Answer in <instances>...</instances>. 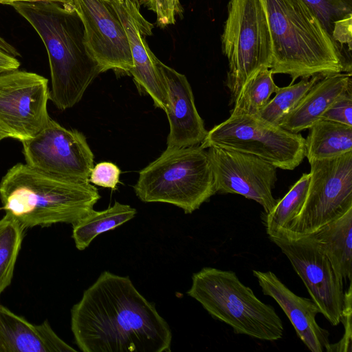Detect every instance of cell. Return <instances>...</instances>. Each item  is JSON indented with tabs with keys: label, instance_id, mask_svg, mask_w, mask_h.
Here are the masks:
<instances>
[{
	"label": "cell",
	"instance_id": "1",
	"mask_svg": "<svg viewBox=\"0 0 352 352\" xmlns=\"http://www.w3.org/2000/svg\"><path fill=\"white\" fill-rule=\"evenodd\" d=\"M83 352H168L172 332L128 276L104 271L71 310Z\"/></svg>",
	"mask_w": 352,
	"mask_h": 352
},
{
	"label": "cell",
	"instance_id": "2",
	"mask_svg": "<svg viewBox=\"0 0 352 352\" xmlns=\"http://www.w3.org/2000/svg\"><path fill=\"white\" fill-rule=\"evenodd\" d=\"M12 6L46 47L52 80L50 100L62 111L73 107L102 73L86 46L83 25L74 4L18 2Z\"/></svg>",
	"mask_w": 352,
	"mask_h": 352
},
{
	"label": "cell",
	"instance_id": "3",
	"mask_svg": "<svg viewBox=\"0 0 352 352\" xmlns=\"http://www.w3.org/2000/svg\"><path fill=\"white\" fill-rule=\"evenodd\" d=\"M272 39L270 69L298 78L345 72L341 53L302 0H262Z\"/></svg>",
	"mask_w": 352,
	"mask_h": 352
},
{
	"label": "cell",
	"instance_id": "4",
	"mask_svg": "<svg viewBox=\"0 0 352 352\" xmlns=\"http://www.w3.org/2000/svg\"><path fill=\"white\" fill-rule=\"evenodd\" d=\"M100 198L89 182L64 179L27 164H15L0 182L3 209L25 229L74 224L93 210Z\"/></svg>",
	"mask_w": 352,
	"mask_h": 352
},
{
	"label": "cell",
	"instance_id": "5",
	"mask_svg": "<svg viewBox=\"0 0 352 352\" xmlns=\"http://www.w3.org/2000/svg\"><path fill=\"white\" fill-rule=\"evenodd\" d=\"M187 294L236 334L266 341L283 336V324L274 307L259 300L233 271L202 268L192 274Z\"/></svg>",
	"mask_w": 352,
	"mask_h": 352
},
{
	"label": "cell",
	"instance_id": "6",
	"mask_svg": "<svg viewBox=\"0 0 352 352\" xmlns=\"http://www.w3.org/2000/svg\"><path fill=\"white\" fill-rule=\"evenodd\" d=\"M134 190L144 202L167 203L192 213L217 193L207 151L200 145L166 148L140 171Z\"/></svg>",
	"mask_w": 352,
	"mask_h": 352
},
{
	"label": "cell",
	"instance_id": "7",
	"mask_svg": "<svg viewBox=\"0 0 352 352\" xmlns=\"http://www.w3.org/2000/svg\"><path fill=\"white\" fill-rule=\"evenodd\" d=\"M228 60L226 86L233 101L244 83L263 67H271L272 39L262 0H230L221 34Z\"/></svg>",
	"mask_w": 352,
	"mask_h": 352
},
{
	"label": "cell",
	"instance_id": "8",
	"mask_svg": "<svg viewBox=\"0 0 352 352\" xmlns=\"http://www.w3.org/2000/svg\"><path fill=\"white\" fill-rule=\"evenodd\" d=\"M305 139L257 116L235 114L207 132L200 144L255 155L284 170H294L304 160Z\"/></svg>",
	"mask_w": 352,
	"mask_h": 352
},
{
	"label": "cell",
	"instance_id": "9",
	"mask_svg": "<svg viewBox=\"0 0 352 352\" xmlns=\"http://www.w3.org/2000/svg\"><path fill=\"white\" fill-rule=\"evenodd\" d=\"M309 162L311 177L305 200L281 232L311 234L352 208V151Z\"/></svg>",
	"mask_w": 352,
	"mask_h": 352
},
{
	"label": "cell",
	"instance_id": "10",
	"mask_svg": "<svg viewBox=\"0 0 352 352\" xmlns=\"http://www.w3.org/2000/svg\"><path fill=\"white\" fill-rule=\"evenodd\" d=\"M287 256L326 319L337 326L341 321L344 283L329 258L311 234L294 236L280 232L269 236Z\"/></svg>",
	"mask_w": 352,
	"mask_h": 352
},
{
	"label": "cell",
	"instance_id": "11",
	"mask_svg": "<svg viewBox=\"0 0 352 352\" xmlns=\"http://www.w3.org/2000/svg\"><path fill=\"white\" fill-rule=\"evenodd\" d=\"M21 142L25 160L31 167L64 179L89 182L94 155L78 130L67 129L50 118L34 137Z\"/></svg>",
	"mask_w": 352,
	"mask_h": 352
},
{
	"label": "cell",
	"instance_id": "12",
	"mask_svg": "<svg viewBox=\"0 0 352 352\" xmlns=\"http://www.w3.org/2000/svg\"><path fill=\"white\" fill-rule=\"evenodd\" d=\"M48 80L19 69L0 74V129L6 138L21 142L34 137L50 116Z\"/></svg>",
	"mask_w": 352,
	"mask_h": 352
},
{
	"label": "cell",
	"instance_id": "13",
	"mask_svg": "<svg viewBox=\"0 0 352 352\" xmlns=\"http://www.w3.org/2000/svg\"><path fill=\"white\" fill-rule=\"evenodd\" d=\"M207 151L216 192L238 194L259 204L267 213L276 200L272 195L277 168L251 154L219 147Z\"/></svg>",
	"mask_w": 352,
	"mask_h": 352
},
{
	"label": "cell",
	"instance_id": "14",
	"mask_svg": "<svg viewBox=\"0 0 352 352\" xmlns=\"http://www.w3.org/2000/svg\"><path fill=\"white\" fill-rule=\"evenodd\" d=\"M86 46L101 72L129 74L133 67L126 31L109 0H74Z\"/></svg>",
	"mask_w": 352,
	"mask_h": 352
},
{
	"label": "cell",
	"instance_id": "15",
	"mask_svg": "<svg viewBox=\"0 0 352 352\" xmlns=\"http://www.w3.org/2000/svg\"><path fill=\"white\" fill-rule=\"evenodd\" d=\"M157 65L165 83L168 105L165 111L170 126L167 148H184L200 144L207 131L195 104L191 86L185 75L158 58Z\"/></svg>",
	"mask_w": 352,
	"mask_h": 352
},
{
	"label": "cell",
	"instance_id": "16",
	"mask_svg": "<svg viewBox=\"0 0 352 352\" xmlns=\"http://www.w3.org/2000/svg\"><path fill=\"white\" fill-rule=\"evenodd\" d=\"M252 273L263 294L280 306L307 349L312 352H330L329 333L317 323L316 316L320 311L313 300L297 296L271 271Z\"/></svg>",
	"mask_w": 352,
	"mask_h": 352
},
{
	"label": "cell",
	"instance_id": "17",
	"mask_svg": "<svg viewBox=\"0 0 352 352\" xmlns=\"http://www.w3.org/2000/svg\"><path fill=\"white\" fill-rule=\"evenodd\" d=\"M128 37L133 67L129 74L140 92L148 94L155 107L166 111L168 95L163 76L157 65V58L149 48L133 20L117 0H109Z\"/></svg>",
	"mask_w": 352,
	"mask_h": 352
},
{
	"label": "cell",
	"instance_id": "18",
	"mask_svg": "<svg viewBox=\"0 0 352 352\" xmlns=\"http://www.w3.org/2000/svg\"><path fill=\"white\" fill-rule=\"evenodd\" d=\"M47 320L34 324L0 304V352H71Z\"/></svg>",
	"mask_w": 352,
	"mask_h": 352
},
{
	"label": "cell",
	"instance_id": "19",
	"mask_svg": "<svg viewBox=\"0 0 352 352\" xmlns=\"http://www.w3.org/2000/svg\"><path fill=\"white\" fill-rule=\"evenodd\" d=\"M351 87V73L340 72L322 76L282 118L278 126L294 133L309 129L338 98Z\"/></svg>",
	"mask_w": 352,
	"mask_h": 352
},
{
	"label": "cell",
	"instance_id": "20",
	"mask_svg": "<svg viewBox=\"0 0 352 352\" xmlns=\"http://www.w3.org/2000/svg\"><path fill=\"white\" fill-rule=\"evenodd\" d=\"M344 283L351 282L352 208L311 234Z\"/></svg>",
	"mask_w": 352,
	"mask_h": 352
},
{
	"label": "cell",
	"instance_id": "21",
	"mask_svg": "<svg viewBox=\"0 0 352 352\" xmlns=\"http://www.w3.org/2000/svg\"><path fill=\"white\" fill-rule=\"evenodd\" d=\"M318 18L344 61L351 60L352 0H302Z\"/></svg>",
	"mask_w": 352,
	"mask_h": 352
},
{
	"label": "cell",
	"instance_id": "22",
	"mask_svg": "<svg viewBox=\"0 0 352 352\" xmlns=\"http://www.w3.org/2000/svg\"><path fill=\"white\" fill-rule=\"evenodd\" d=\"M309 129L305 142V155L309 162L352 151V126L320 119Z\"/></svg>",
	"mask_w": 352,
	"mask_h": 352
},
{
	"label": "cell",
	"instance_id": "23",
	"mask_svg": "<svg viewBox=\"0 0 352 352\" xmlns=\"http://www.w3.org/2000/svg\"><path fill=\"white\" fill-rule=\"evenodd\" d=\"M136 212L135 208L118 201H115L113 205L104 210H91L72 224V238L76 248L79 250L86 249L99 234L130 221Z\"/></svg>",
	"mask_w": 352,
	"mask_h": 352
},
{
	"label": "cell",
	"instance_id": "24",
	"mask_svg": "<svg viewBox=\"0 0 352 352\" xmlns=\"http://www.w3.org/2000/svg\"><path fill=\"white\" fill-rule=\"evenodd\" d=\"M272 75L270 68L263 67L252 76L236 94L230 115L257 116L278 87Z\"/></svg>",
	"mask_w": 352,
	"mask_h": 352
},
{
	"label": "cell",
	"instance_id": "25",
	"mask_svg": "<svg viewBox=\"0 0 352 352\" xmlns=\"http://www.w3.org/2000/svg\"><path fill=\"white\" fill-rule=\"evenodd\" d=\"M310 177V173H304L282 199L276 200L272 210L265 213L263 220L268 236L285 230L300 212L306 198Z\"/></svg>",
	"mask_w": 352,
	"mask_h": 352
},
{
	"label": "cell",
	"instance_id": "26",
	"mask_svg": "<svg viewBox=\"0 0 352 352\" xmlns=\"http://www.w3.org/2000/svg\"><path fill=\"white\" fill-rule=\"evenodd\" d=\"M25 228L11 214L0 219V294L10 285Z\"/></svg>",
	"mask_w": 352,
	"mask_h": 352
},
{
	"label": "cell",
	"instance_id": "27",
	"mask_svg": "<svg viewBox=\"0 0 352 352\" xmlns=\"http://www.w3.org/2000/svg\"><path fill=\"white\" fill-rule=\"evenodd\" d=\"M322 76H314L302 78L296 84L284 87H278L275 96L259 111L257 116L261 119L278 126L282 118L292 111L307 93L311 87Z\"/></svg>",
	"mask_w": 352,
	"mask_h": 352
},
{
	"label": "cell",
	"instance_id": "28",
	"mask_svg": "<svg viewBox=\"0 0 352 352\" xmlns=\"http://www.w3.org/2000/svg\"><path fill=\"white\" fill-rule=\"evenodd\" d=\"M352 285L349 287L344 295V303L342 311L341 321L344 325V333L342 339L336 344H331L330 352H351L352 341L351 314H352Z\"/></svg>",
	"mask_w": 352,
	"mask_h": 352
},
{
	"label": "cell",
	"instance_id": "29",
	"mask_svg": "<svg viewBox=\"0 0 352 352\" xmlns=\"http://www.w3.org/2000/svg\"><path fill=\"white\" fill-rule=\"evenodd\" d=\"M143 6L155 13L156 23L164 28L175 24L176 16H182L184 9L176 5L174 0H149Z\"/></svg>",
	"mask_w": 352,
	"mask_h": 352
},
{
	"label": "cell",
	"instance_id": "30",
	"mask_svg": "<svg viewBox=\"0 0 352 352\" xmlns=\"http://www.w3.org/2000/svg\"><path fill=\"white\" fill-rule=\"evenodd\" d=\"M352 87L338 98L324 111L320 119L352 126Z\"/></svg>",
	"mask_w": 352,
	"mask_h": 352
},
{
	"label": "cell",
	"instance_id": "31",
	"mask_svg": "<svg viewBox=\"0 0 352 352\" xmlns=\"http://www.w3.org/2000/svg\"><path fill=\"white\" fill-rule=\"evenodd\" d=\"M120 168L113 163L100 162L93 167L89 182L98 186L114 190L120 182Z\"/></svg>",
	"mask_w": 352,
	"mask_h": 352
},
{
	"label": "cell",
	"instance_id": "32",
	"mask_svg": "<svg viewBox=\"0 0 352 352\" xmlns=\"http://www.w3.org/2000/svg\"><path fill=\"white\" fill-rule=\"evenodd\" d=\"M129 14L144 36H151L153 25L146 21L140 12V0H117Z\"/></svg>",
	"mask_w": 352,
	"mask_h": 352
},
{
	"label": "cell",
	"instance_id": "33",
	"mask_svg": "<svg viewBox=\"0 0 352 352\" xmlns=\"http://www.w3.org/2000/svg\"><path fill=\"white\" fill-rule=\"evenodd\" d=\"M20 62L18 59L0 50V74L18 69Z\"/></svg>",
	"mask_w": 352,
	"mask_h": 352
},
{
	"label": "cell",
	"instance_id": "34",
	"mask_svg": "<svg viewBox=\"0 0 352 352\" xmlns=\"http://www.w3.org/2000/svg\"><path fill=\"white\" fill-rule=\"evenodd\" d=\"M39 1L57 2V3H60L74 4V0H0V3L12 6L14 3H18V2L34 3V2H39Z\"/></svg>",
	"mask_w": 352,
	"mask_h": 352
},
{
	"label": "cell",
	"instance_id": "35",
	"mask_svg": "<svg viewBox=\"0 0 352 352\" xmlns=\"http://www.w3.org/2000/svg\"><path fill=\"white\" fill-rule=\"evenodd\" d=\"M0 50L14 57L20 56L19 52L11 44L0 36Z\"/></svg>",
	"mask_w": 352,
	"mask_h": 352
},
{
	"label": "cell",
	"instance_id": "36",
	"mask_svg": "<svg viewBox=\"0 0 352 352\" xmlns=\"http://www.w3.org/2000/svg\"><path fill=\"white\" fill-rule=\"evenodd\" d=\"M6 138V135L3 133V132L0 129V141H1L3 139Z\"/></svg>",
	"mask_w": 352,
	"mask_h": 352
},
{
	"label": "cell",
	"instance_id": "37",
	"mask_svg": "<svg viewBox=\"0 0 352 352\" xmlns=\"http://www.w3.org/2000/svg\"><path fill=\"white\" fill-rule=\"evenodd\" d=\"M174 1H175V3H176V5H177V6H179V7H182V5H181V3H180V2H179V0H174Z\"/></svg>",
	"mask_w": 352,
	"mask_h": 352
},
{
	"label": "cell",
	"instance_id": "38",
	"mask_svg": "<svg viewBox=\"0 0 352 352\" xmlns=\"http://www.w3.org/2000/svg\"><path fill=\"white\" fill-rule=\"evenodd\" d=\"M149 0H140V4L143 5Z\"/></svg>",
	"mask_w": 352,
	"mask_h": 352
}]
</instances>
